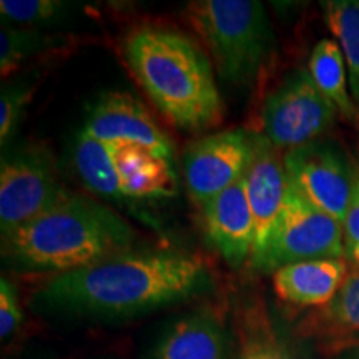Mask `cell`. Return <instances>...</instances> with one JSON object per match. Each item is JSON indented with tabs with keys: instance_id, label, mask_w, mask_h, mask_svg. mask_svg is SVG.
Here are the masks:
<instances>
[{
	"instance_id": "obj_2",
	"label": "cell",
	"mask_w": 359,
	"mask_h": 359,
	"mask_svg": "<svg viewBox=\"0 0 359 359\" xmlns=\"http://www.w3.org/2000/svg\"><path fill=\"white\" fill-rule=\"evenodd\" d=\"M133 77L175 127L201 132L222 122L213 64L190 37L168 27L142 25L122 43Z\"/></svg>"
},
{
	"instance_id": "obj_21",
	"label": "cell",
	"mask_w": 359,
	"mask_h": 359,
	"mask_svg": "<svg viewBox=\"0 0 359 359\" xmlns=\"http://www.w3.org/2000/svg\"><path fill=\"white\" fill-rule=\"evenodd\" d=\"M65 4L57 0H2V19L22 25L47 24L65 12Z\"/></svg>"
},
{
	"instance_id": "obj_6",
	"label": "cell",
	"mask_w": 359,
	"mask_h": 359,
	"mask_svg": "<svg viewBox=\"0 0 359 359\" xmlns=\"http://www.w3.org/2000/svg\"><path fill=\"white\" fill-rule=\"evenodd\" d=\"M338 110L320 92L306 69L291 72L266 97L263 137L276 150L290 151L316 142L334 123Z\"/></svg>"
},
{
	"instance_id": "obj_23",
	"label": "cell",
	"mask_w": 359,
	"mask_h": 359,
	"mask_svg": "<svg viewBox=\"0 0 359 359\" xmlns=\"http://www.w3.org/2000/svg\"><path fill=\"white\" fill-rule=\"evenodd\" d=\"M22 323V308L17 299V293L12 283L6 278L0 280V336L2 339L11 336L19 330Z\"/></svg>"
},
{
	"instance_id": "obj_11",
	"label": "cell",
	"mask_w": 359,
	"mask_h": 359,
	"mask_svg": "<svg viewBox=\"0 0 359 359\" xmlns=\"http://www.w3.org/2000/svg\"><path fill=\"white\" fill-rule=\"evenodd\" d=\"M243 182L255 222L253 253L250 263L257 268L290 191L283 155L264 137H257L255 140L253 158Z\"/></svg>"
},
{
	"instance_id": "obj_22",
	"label": "cell",
	"mask_w": 359,
	"mask_h": 359,
	"mask_svg": "<svg viewBox=\"0 0 359 359\" xmlns=\"http://www.w3.org/2000/svg\"><path fill=\"white\" fill-rule=\"evenodd\" d=\"M30 97H32V88L24 87V85L4 88L0 95V143L2 145H6L13 130L19 125Z\"/></svg>"
},
{
	"instance_id": "obj_24",
	"label": "cell",
	"mask_w": 359,
	"mask_h": 359,
	"mask_svg": "<svg viewBox=\"0 0 359 359\" xmlns=\"http://www.w3.org/2000/svg\"><path fill=\"white\" fill-rule=\"evenodd\" d=\"M240 359H293L275 336L257 333L245 341Z\"/></svg>"
},
{
	"instance_id": "obj_5",
	"label": "cell",
	"mask_w": 359,
	"mask_h": 359,
	"mask_svg": "<svg viewBox=\"0 0 359 359\" xmlns=\"http://www.w3.org/2000/svg\"><path fill=\"white\" fill-rule=\"evenodd\" d=\"M313 259H344L343 224L290 188L257 269L275 273Z\"/></svg>"
},
{
	"instance_id": "obj_12",
	"label": "cell",
	"mask_w": 359,
	"mask_h": 359,
	"mask_svg": "<svg viewBox=\"0 0 359 359\" xmlns=\"http://www.w3.org/2000/svg\"><path fill=\"white\" fill-rule=\"evenodd\" d=\"M210 243L233 266L251 259L255 222L243 180L201 205Z\"/></svg>"
},
{
	"instance_id": "obj_15",
	"label": "cell",
	"mask_w": 359,
	"mask_h": 359,
	"mask_svg": "<svg viewBox=\"0 0 359 359\" xmlns=\"http://www.w3.org/2000/svg\"><path fill=\"white\" fill-rule=\"evenodd\" d=\"M116 167L123 180L127 198H160L175 191L177 177L172 161L161 160L137 147H118Z\"/></svg>"
},
{
	"instance_id": "obj_25",
	"label": "cell",
	"mask_w": 359,
	"mask_h": 359,
	"mask_svg": "<svg viewBox=\"0 0 359 359\" xmlns=\"http://www.w3.org/2000/svg\"><path fill=\"white\" fill-rule=\"evenodd\" d=\"M344 259L359 268V173L351 205L343 222Z\"/></svg>"
},
{
	"instance_id": "obj_17",
	"label": "cell",
	"mask_w": 359,
	"mask_h": 359,
	"mask_svg": "<svg viewBox=\"0 0 359 359\" xmlns=\"http://www.w3.org/2000/svg\"><path fill=\"white\" fill-rule=\"evenodd\" d=\"M118 147L80 132L75 145V167L90 190L109 198L123 200L127 195L116 167Z\"/></svg>"
},
{
	"instance_id": "obj_9",
	"label": "cell",
	"mask_w": 359,
	"mask_h": 359,
	"mask_svg": "<svg viewBox=\"0 0 359 359\" xmlns=\"http://www.w3.org/2000/svg\"><path fill=\"white\" fill-rule=\"evenodd\" d=\"M257 137L245 130H226L200 138L183 155L187 190L200 206L243 180Z\"/></svg>"
},
{
	"instance_id": "obj_26",
	"label": "cell",
	"mask_w": 359,
	"mask_h": 359,
	"mask_svg": "<svg viewBox=\"0 0 359 359\" xmlns=\"http://www.w3.org/2000/svg\"><path fill=\"white\" fill-rule=\"evenodd\" d=\"M346 359H359V348L353 349V351L346 356Z\"/></svg>"
},
{
	"instance_id": "obj_20",
	"label": "cell",
	"mask_w": 359,
	"mask_h": 359,
	"mask_svg": "<svg viewBox=\"0 0 359 359\" xmlns=\"http://www.w3.org/2000/svg\"><path fill=\"white\" fill-rule=\"evenodd\" d=\"M42 45L39 32L22 29H2L0 32V74L6 79L19 69L22 62L35 53Z\"/></svg>"
},
{
	"instance_id": "obj_10",
	"label": "cell",
	"mask_w": 359,
	"mask_h": 359,
	"mask_svg": "<svg viewBox=\"0 0 359 359\" xmlns=\"http://www.w3.org/2000/svg\"><path fill=\"white\" fill-rule=\"evenodd\" d=\"M82 133L114 145L137 147L172 161L173 145L132 93L109 92L90 109Z\"/></svg>"
},
{
	"instance_id": "obj_19",
	"label": "cell",
	"mask_w": 359,
	"mask_h": 359,
	"mask_svg": "<svg viewBox=\"0 0 359 359\" xmlns=\"http://www.w3.org/2000/svg\"><path fill=\"white\" fill-rule=\"evenodd\" d=\"M323 313L339 330L359 331V268L348 273L339 291Z\"/></svg>"
},
{
	"instance_id": "obj_16",
	"label": "cell",
	"mask_w": 359,
	"mask_h": 359,
	"mask_svg": "<svg viewBox=\"0 0 359 359\" xmlns=\"http://www.w3.org/2000/svg\"><path fill=\"white\" fill-rule=\"evenodd\" d=\"M222 330L210 316L196 314L178 321L156 349L155 359H223Z\"/></svg>"
},
{
	"instance_id": "obj_7",
	"label": "cell",
	"mask_w": 359,
	"mask_h": 359,
	"mask_svg": "<svg viewBox=\"0 0 359 359\" xmlns=\"http://www.w3.org/2000/svg\"><path fill=\"white\" fill-rule=\"evenodd\" d=\"M65 193L47 148L30 145L8 156L0 168L2 238L47 212Z\"/></svg>"
},
{
	"instance_id": "obj_1",
	"label": "cell",
	"mask_w": 359,
	"mask_h": 359,
	"mask_svg": "<svg viewBox=\"0 0 359 359\" xmlns=\"http://www.w3.org/2000/svg\"><path fill=\"white\" fill-rule=\"evenodd\" d=\"M208 268L195 255L128 250L77 271L55 275L40 291L43 303L93 314H133L195 293Z\"/></svg>"
},
{
	"instance_id": "obj_4",
	"label": "cell",
	"mask_w": 359,
	"mask_h": 359,
	"mask_svg": "<svg viewBox=\"0 0 359 359\" xmlns=\"http://www.w3.org/2000/svg\"><path fill=\"white\" fill-rule=\"evenodd\" d=\"M190 22L222 79L250 83L273 50V29L257 0H198L187 7Z\"/></svg>"
},
{
	"instance_id": "obj_13",
	"label": "cell",
	"mask_w": 359,
	"mask_h": 359,
	"mask_svg": "<svg viewBox=\"0 0 359 359\" xmlns=\"http://www.w3.org/2000/svg\"><path fill=\"white\" fill-rule=\"evenodd\" d=\"M348 276L346 259H313L273 273L278 298L296 306H327Z\"/></svg>"
},
{
	"instance_id": "obj_3",
	"label": "cell",
	"mask_w": 359,
	"mask_h": 359,
	"mask_svg": "<svg viewBox=\"0 0 359 359\" xmlns=\"http://www.w3.org/2000/svg\"><path fill=\"white\" fill-rule=\"evenodd\" d=\"M133 238L115 212L67 191L47 212L2 238V253L22 266L62 275L128 251Z\"/></svg>"
},
{
	"instance_id": "obj_8",
	"label": "cell",
	"mask_w": 359,
	"mask_h": 359,
	"mask_svg": "<svg viewBox=\"0 0 359 359\" xmlns=\"http://www.w3.org/2000/svg\"><path fill=\"white\" fill-rule=\"evenodd\" d=\"M283 161L291 190L343 224L359 172L339 147L316 140L283 154Z\"/></svg>"
},
{
	"instance_id": "obj_18",
	"label": "cell",
	"mask_w": 359,
	"mask_h": 359,
	"mask_svg": "<svg viewBox=\"0 0 359 359\" xmlns=\"http://www.w3.org/2000/svg\"><path fill=\"white\" fill-rule=\"evenodd\" d=\"M321 6L346 62L351 95L359 103V0H327Z\"/></svg>"
},
{
	"instance_id": "obj_14",
	"label": "cell",
	"mask_w": 359,
	"mask_h": 359,
	"mask_svg": "<svg viewBox=\"0 0 359 359\" xmlns=\"http://www.w3.org/2000/svg\"><path fill=\"white\" fill-rule=\"evenodd\" d=\"M308 72L320 92L336 107L341 118L358 127L359 109L348 88V67L338 42L323 39L314 45L309 55Z\"/></svg>"
}]
</instances>
